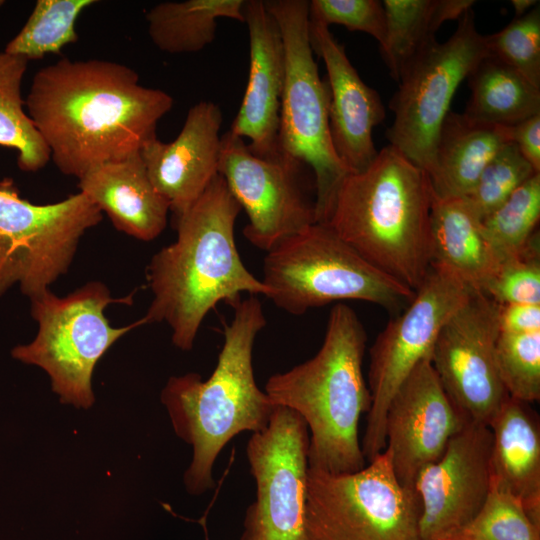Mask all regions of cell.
Listing matches in <instances>:
<instances>
[{
	"mask_svg": "<svg viewBox=\"0 0 540 540\" xmlns=\"http://www.w3.org/2000/svg\"><path fill=\"white\" fill-rule=\"evenodd\" d=\"M241 210L218 174L176 218V240L155 253L146 268L153 297L143 318L146 324L165 322L172 343L183 351L192 349L203 320L217 304L233 306L242 293H269L237 250L234 226Z\"/></svg>",
	"mask_w": 540,
	"mask_h": 540,
	"instance_id": "obj_2",
	"label": "cell"
},
{
	"mask_svg": "<svg viewBox=\"0 0 540 540\" xmlns=\"http://www.w3.org/2000/svg\"><path fill=\"white\" fill-rule=\"evenodd\" d=\"M243 14L249 32V77L229 131L247 138L254 154L273 157L280 152L278 133L285 81L282 34L264 0H246Z\"/></svg>",
	"mask_w": 540,
	"mask_h": 540,
	"instance_id": "obj_20",
	"label": "cell"
},
{
	"mask_svg": "<svg viewBox=\"0 0 540 540\" xmlns=\"http://www.w3.org/2000/svg\"><path fill=\"white\" fill-rule=\"evenodd\" d=\"M261 281L266 297L292 315L344 300L371 302L396 315L415 294L317 222L266 252Z\"/></svg>",
	"mask_w": 540,
	"mask_h": 540,
	"instance_id": "obj_6",
	"label": "cell"
},
{
	"mask_svg": "<svg viewBox=\"0 0 540 540\" xmlns=\"http://www.w3.org/2000/svg\"><path fill=\"white\" fill-rule=\"evenodd\" d=\"M447 540H540V527L516 498L490 483L477 515Z\"/></svg>",
	"mask_w": 540,
	"mask_h": 540,
	"instance_id": "obj_32",
	"label": "cell"
},
{
	"mask_svg": "<svg viewBox=\"0 0 540 540\" xmlns=\"http://www.w3.org/2000/svg\"><path fill=\"white\" fill-rule=\"evenodd\" d=\"M490 483L516 498L540 527V426L529 404L508 397L489 425Z\"/></svg>",
	"mask_w": 540,
	"mask_h": 540,
	"instance_id": "obj_22",
	"label": "cell"
},
{
	"mask_svg": "<svg viewBox=\"0 0 540 540\" xmlns=\"http://www.w3.org/2000/svg\"><path fill=\"white\" fill-rule=\"evenodd\" d=\"M490 56L512 67L540 88V7L485 35Z\"/></svg>",
	"mask_w": 540,
	"mask_h": 540,
	"instance_id": "obj_34",
	"label": "cell"
},
{
	"mask_svg": "<svg viewBox=\"0 0 540 540\" xmlns=\"http://www.w3.org/2000/svg\"><path fill=\"white\" fill-rule=\"evenodd\" d=\"M246 0L166 1L146 13L152 43L169 54L196 53L216 37L219 18L244 23Z\"/></svg>",
	"mask_w": 540,
	"mask_h": 540,
	"instance_id": "obj_26",
	"label": "cell"
},
{
	"mask_svg": "<svg viewBox=\"0 0 540 540\" xmlns=\"http://www.w3.org/2000/svg\"><path fill=\"white\" fill-rule=\"evenodd\" d=\"M28 61L0 51V146L17 152L24 172H37L50 160V152L29 118L22 97Z\"/></svg>",
	"mask_w": 540,
	"mask_h": 540,
	"instance_id": "obj_28",
	"label": "cell"
},
{
	"mask_svg": "<svg viewBox=\"0 0 540 540\" xmlns=\"http://www.w3.org/2000/svg\"><path fill=\"white\" fill-rule=\"evenodd\" d=\"M313 51L324 61L329 91V129L334 150L347 170L360 172L376 157L372 131L385 118L376 90L363 82L329 27L309 20Z\"/></svg>",
	"mask_w": 540,
	"mask_h": 540,
	"instance_id": "obj_19",
	"label": "cell"
},
{
	"mask_svg": "<svg viewBox=\"0 0 540 540\" xmlns=\"http://www.w3.org/2000/svg\"><path fill=\"white\" fill-rule=\"evenodd\" d=\"M498 304H540L539 233L520 255L503 261L483 291Z\"/></svg>",
	"mask_w": 540,
	"mask_h": 540,
	"instance_id": "obj_35",
	"label": "cell"
},
{
	"mask_svg": "<svg viewBox=\"0 0 540 540\" xmlns=\"http://www.w3.org/2000/svg\"><path fill=\"white\" fill-rule=\"evenodd\" d=\"M536 173L539 172L522 156L516 145L510 142L494 155L464 198L483 219Z\"/></svg>",
	"mask_w": 540,
	"mask_h": 540,
	"instance_id": "obj_33",
	"label": "cell"
},
{
	"mask_svg": "<svg viewBox=\"0 0 540 540\" xmlns=\"http://www.w3.org/2000/svg\"><path fill=\"white\" fill-rule=\"evenodd\" d=\"M366 341L355 311L337 303L319 351L266 382L265 393L272 403L293 410L305 421L310 468L351 473L365 467L359 422L371 405L362 370Z\"/></svg>",
	"mask_w": 540,
	"mask_h": 540,
	"instance_id": "obj_5",
	"label": "cell"
},
{
	"mask_svg": "<svg viewBox=\"0 0 540 540\" xmlns=\"http://www.w3.org/2000/svg\"><path fill=\"white\" fill-rule=\"evenodd\" d=\"M101 210L78 192L50 204L23 199L10 178L0 181V296L18 285L30 299L64 275Z\"/></svg>",
	"mask_w": 540,
	"mask_h": 540,
	"instance_id": "obj_10",
	"label": "cell"
},
{
	"mask_svg": "<svg viewBox=\"0 0 540 540\" xmlns=\"http://www.w3.org/2000/svg\"><path fill=\"white\" fill-rule=\"evenodd\" d=\"M223 115L212 101H200L186 115L178 136L156 137L140 150L148 176L175 217L186 212L219 174Z\"/></svg>",
	"mask_w": 540,
	"mask_h": 540,
	"instance_id": "obj_18",
	"label": "cell"
},
{
	"mask_svg": "<svg viewBox=\"0 0 540 540\" xmlns=\"http://www.w3.org/2000/svg\"><path fill=\"white\" fill-rule=\"evenodd\" d=\"M173 103L124 64L62 58L35 73L25 108L57 169L80 179L139 153Z\"/></svg>",
	"mask_w": 540,
	"mask_h": 540,
	"instance_id": "obj_1",
	"label": "cell"
},
{
	"mask_svg": "<svg viewBox=\"0 0 540 540\" xmlns=\"http://www.w3.org/2000/svg\"><path fill=\"white\" fill-rule=\"evenodd\" d=\"M507 127L510 141L534 170L540 173V114Z\"/></svg>",
	"mask_w": 540,
	"mask_h": 540,
	"instance_id": "obj_38",
	"label": "cell"
},
{
	"mask_svg": "<svg viewBox=\"0 0 540 540\" xmlns=\"http://www.w3.org/2000/svg\"><path fill=\"white\" fill-rule=\"evenodd\" d=\"M474 291L448 269L430 265L412 300L375 339L368 374L371 405L361 444L369 462L386 448V413L394 394L414 368L430 358L442 327Z\"/></svg>",
	"mask_w": 540,
	"mask_h": 540,
	"instance_id": "obj_11",
	"label": "cell"
},
{
	"mask_svg": "<svg viewBox=\"0 0 540 540\" xmlns=\"http://www.w3.org/2000/svg\"><path fill=\"white\" fill-rule=\"evenodd\" d=\"M134 292L114 298L99 281L89 282L65 297L50 289L31 298V315L38 323L32 342L19 345L12 356L47 372L60 401L90 408L95 400L92 375L96 363L123 335L146 325L142 317L122 327L111 326L104 314L110 304L133 302Z\"/></svg>",
	"mask_w": 540,
	"mask_h": 540,
	"instance_id": "obj_7",
	"label": "cell"
},
{
	"mask_svg": "<svg viewBox=\"0 0 540 540\" xmlns=\"http://www.w3.org/2000/svg\"><path fill=\"white\" fill-rule=\"evenodd\" d=\"M500 333L525 334L540 331V304H499Z\"/></svg>",
	"mask_w": 540,
	"mask_h": 540,
	"instance_id": "obj_37",
	"label": "cell"
},
{
	"mask_svg": "<svg viewBox=\"0 0 540 540\" xmlns=\"http://www.w3.org/2000/svg\"><path fill=\"white\" fill-rule=\"evenodd\" d=\"M428 173L392 145L340 182L322 224L389 277L416 291L431 263Z\"/></svg>",
	"mask_w": 540,
	"mask_h": 540,
	"instance_id": "obj_4",
	"label": "cell"
},
{
	"mask_svg": "<svg viewBox=\"0 0 540 540\" xmlns=\"http://www.w3.org/2000/svg\"><path fill=\"white\" fill-rule=\"evenodd\" d=\"M95 0H37L21 30L4 51L27 61L58 54L78 40L76 22Z\"/></svg>",
	"mask_w": 540,
	"mask_h": 540,
	"instance_id": "obj_29",
	"label": "cell"
},
{
	"mask_svg": "<svg viewBox=\"0 0 540 540\" xmlns=\"http://www.w3.org/2000/svg\"><path fill=\"white\" fill-rule=\"evenodd\" d=\"M501 383L512 399L527 404L540 399V331L500 333L495 350Z\"/></svg>",
	"mask_w": 540,
	"mask_h": 540,
	"instance_id": "obj_31",
	"label": "cell"
},
{
	"mask_svg": "<svg viewBox=\"0 0 540 540\" xmlns=\"http://www.w3.org/2000/svg\"><path fill=\"white\" fill-rule=\"evenodd\" d=\"M309 20L339 24L350 31H360L376 39L382 47L386 39V15L379 0H311Z\"/></svg>",
	"mask_w": 540,
	"mask_h": 540,
	"instance_id": "obj_36",
	"label": "cell"
},
{
	"mask_svg": "<svg viewBox=\"0 0 540 540\" xmlns=\"http://www.w3.org/2000/svg\"><path fill=\"white\" fill-rule=\"evenodd\" d=\"M421 503L402 486L388 449L359 471L308 467L305 540H421Z\"/></svg>",
	"mask_w": 540,
	"mask_h": 540,
	"instance_id": "obj_9",
	"label": "cell"
},
{
	"mask_svg": "<svg viewBox=\"0 0 540 540\" xmlns=\"http://www.w3.org/2000/svg\"><path fill=\"white\" fill-rule=\"evenodd\" d=\"M78 187L117 230L131 237L151 241L166 227L169 205L152 184L140 152L91 170Z\"/></svg>",
	"mask_w": 540,
	"mask_h": 540,
	"instance_id": "obj_21",
	"label": "cell"
},
{
	"mask_svg": "<svg viewBox=\"0 0 540 540\" xmlns=\"http://www.w3.org/2000/svg\"><path fill=\"white\" fill-rule=\"evenodd\" d=\"M305 166L281 152L258 156L229 130L221 136L218 172L247 213L243 234L253 246L267 252L317 222L315 200L302 183Z\"/></svg>",
	"mask_w": 540,
	"mask_h": 540,
	"instance_id": "obj_14",
	"label": "cell"
},
{
	"mask_svg": "<svg viewBox=\"0 0 540 540\" xmlns=\"http://www.w3.org/2000/svg\"><path fill=\"white\" fill-rule=\"evenodd\" d=\"M498 310L493 299L474 291L442 327L430 356L442 387L466 424L489 427L509 397L496 365Z\"/></svg>",
	"mask_w": 540,
	"mask_h": 540,
	"instance_id": "obj_15",
	"label": "cell"
},
{
	"mask_svg": "<svg viewBox=\"0 0 540 540\" xmlns=\"http://www.w3.org/2000/svg\"><path fill=\"white\" fill-rule=\"evenodd\" d=\"M490 56L485 35L478 32L472 9L459 19L443 43L433 42L399 81L390 101L394 121L387 130L390 145L428 175L434 166L437 136L459 84Z\"/></svg>",
	"mask_w": 540,
	"mask_h": 540,
	"instance_id": "obj_12",
	"label": "cell"
},
{
	"mask_svg": "<svg viewBox=\"0 0 540 540\" xmlns=\"http://www.w3.org/2000/svg\"><path fill=\"white\" fill-rule=\"evenodd\" d=\"M386 39L383 59L400 81L416 59L436 41L435 34L449 20H458L473 0H384Z\"/></svg>",
	"mask_w": 540,
	"mask_h": 540,
	"instance_id": "obj_25",
	"label": "cell"
},
{
	"mask_svg": "<svg viewBox=\"0 0 540 540\" xmlns=\"http://www.w3.org/2000/svg\"><path fill=\"white\" fill-rule=\"evenodd\" d=\"M492 434L488 426L466 424L442 456L417 476L421 540H447L482 508L490 490Z\"/></svg>",
	"mask_w": 540,
	"mask_h": 540,
	"instance_id": "obj_16",
	"label": "cell"
},
{
	"mask_svg": "<svg viewBox=\"0 0 540 540\" xmlns=\"http://www.w3.org/2000/svg\"><path fill=\"white\" fill-rule=\"evenodd\" d=\"M465 425L430 358L422 360L396 391L386 413V449L402 486L414 490L419 473L442 456Z\"/></svg>",
	"mask_w": 540,
	"mask_h": 540,
	"instance_id": "obj_17",
	"label": "cell"
},
{
	"mask_svg": "<svg viewBox=\"0 0 540 540\" xmlns=\"http://www.w3.org/2000/svg\"><path fill=\"white\" fill-rule=\"evenodd\" d=\"M233 308L210 377L202 380L197 373L173 376L161 393L175 433L193 448L184 475L192 495L214 487L213 467L226 444L242 432L263 431L276 407L254 377L253 348L258 333L266 326L262 304L250 295Z\"/></svg>",
	"mask_w": 540,
	"mask_h": 540,
	"instance_id": "obj_3",
	"label": "cell"
},
{
	"mask_svg": "<svg viewBox=\"0 0 540 540\" xmlns=\"http://www.w3.org/2000/svg\"><path fill=\"white\" fill-rule=\"evenodd\" d=\"M540 173L519 186L482 219L483 230L502 262L523 253L539 233Z\"/></svg>",
	"mask_w": 540,
	"mask_h": 540,
	"instance_id": "obj_30",
	"label": "cell"
},
{
	"mask_svg": "<svg viewBox=\"0 0 540 540\" xmlns=\"http://www.w3.org/2000/svg\"><path fill=\"white\" fill-rule=\"evenodd\" d=\"M5 1L0 0V8L4 5Z\"/></svg>",
	"mask_w": 540,
	"mask_h": 540,
	"instance_id": "obj_40",
	"label": "cell"
},
{
	"mask_svg": "<svg viewBox=\"0 0 540 540\" xmlns=\"http://www.w3.org/2000/svg\"><path fill=\"white\" fill-rule=\"evenodd\" d=\"M511 4L514 8V12L516 17H520L527 12H529L531 9H533L535 6L539 4V1L536 0H512Z\"/></svg>",
	"mask_w": 540,
	"mask_h": 540,
	"instance_id": "obj_39",
	"label": "cell"
},
{
	"mask_svg": "<svg viewBox=\"0 0 540 540\" xmlns=\"http://www.w3.org/2000/svg\"><path fill=\"white\" fill-rule=\"evenodd\" d=\"M430 265L442 266L478 292L503 263L464 197L434 195L430 215Z\"/></svg>",
	"mask_w": 540,
	"mask_h": 540,
	"instance_id": "obj_23",
	"label": "cell"
},
{
	"mask_svg": "<svg viewBox=\"0 0 540 540\" xmlns=\"http://www.w3.org/2000/svg\"><path fill=\"white\" fill-rule=\"evenodd\" d=\"M467 116L486 123L513 126L540 114V88L492 56L469 74Z\"/></svg>",
	"mask_w": 540,
	"mask_h": 540,
	"instance_id": "obj_27",
	"label": "cell"
},
{
	"mask_svg": "<svg viewBox=\"0 0 540 540\" xmlns=\"http://www.w3.org/2000/svg\"><path fill=\"white\" fill-rule=\"evenodd\" d=\"M508 127L449 111L440 127L429 174L440 198L465 197L494 155L510 143Z\"/></svg>",
	"mask_w": 540,
	"mask_h": 540,
	"instance_id": "obj_24",
	"label": "cell"
},
{
	"mask_svg": "<svg viewBox=\"0 0 540 540\" xmlns=\"http://www.w3.org/2000/svg\"><path fill=\"white\" fill-rule=\"evenodd\" d=\"M309 433L293 410L275 407L267 427L250 437L246 455L256 498L240 540H305Z\"/></svg>",
	"mask_w": 540,
	"mask_h": 540,
	"instance_id": "obj_13",
	"label": "cell"
},
{
	"mask_svg": "<svg viewBox=\"0 0 540 540\" xmlns=\"http://www.w3.org/2000/svg\"><path fill=\"white\" fill-rule=\"evenodd\" d=\"M285 51L278 148L312 169L317 222L323 223L342 179L350 173L338 158L329 129V91L319 76L309 35V1L268 0Z\"/></svg>",
	"mask_w": 540,
	"mask_h": 540,
	"instance_id": "obj_8",
	"label": "cell"
}]
</instances>
